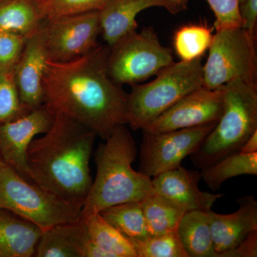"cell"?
Listing matches in <instances>:
<instances>
[{
	"mask_svg": "<svg viewBox=\"0 0 257 257\" xmlns=\"http://www.w3.org/2000/svg\"><path fill=\"white\" fill-rule=\"evenodd\" d=\"M109 51L107 45L99 44L76 60H50L43 80L45 104L103 140L116 126L128 124V93L108 74Z\"/></svg>",
	"mask_w": 257,
	"mask_h": 257,
	"instance_id": "obj_1",
	"label": "cell"
},
{
	"mask_svg": "<svg viewBox=\"0 0 257 257\" xmlns=\"http://www.w3.org/2000/svg\"><path fill=\"white\" fill-rule=\"evenodd\" d=\"M95 133L60 113L42 138L27 152L30 182L82 208L92 184L89 162Z\"/></svg>",
	"mask_w": 257,
	"mask_h": 257,
	"instance_id": "obj_2",
	"label": "cell"
},
{
	"mask_svg": "<svg viewBox=\"0 0 257 257\" xmlns=\"http://www.w3.org/2000/svg\"><path fill=\"white\" fill-rule=\"evenodd\" d=\"M136 143L126 125H119L94 153L95 179L82 209V218L106 208L141 202L155 193L152 179L132 165L138 157Z\"/></svg>",
	"mask_w": 257,
	"mask_h": 257,
	"instance_id": "obj_3",
	"label": "cell"
},
{
	"mask_svg": "<svg viewBox=\"0 0 257 257\" xmlns=\"http://www.w3.org/2000/svg\"><path fill=\"white\" fill-rule=\"evenodd\" d=\"M224 109L212 131L190 155L197 169L205 168L239 151L257 131V88L240 79L223 86Z\"/></svg>",
	"mask_w": 257,
	"mask_h": 257,
	"instance_id": "obj_4",
	"label": "cell"
},
{
	"mask_svg": "<svg viewBox=\"0 0 257 257\" xmlns=\"http://www.w3.org/2000/svg\"><path fill=\"white\" fill-rule=\"evenodd\" d=\"M128 94V124L143 130L189 93L203 87L202 58L171 64L146 84L132 86Z\"/></svg>",
	"mask_w": 257,
	"mask_h": 257,
	"instance_id": "obj_5",
	"label": "cell"
},
{
	"mask_svg": "<svg viewBox=\"0 0 257 257\" xmlns=\"http://www.w3.org/2000/svg\"><path fill=\"white\" fill-rule=\"evenodd\" d=\"M0 209L31 221L42 231L82 219V208L26 180L5 163L0 167Z\"/></svg>",
	"mask_w": 257,
	"mask_h": 257,
	"instance_id": "obj_6",
	"label": "cell"
},
{
	"mask_svg": "<svg viewBox=\"0 0 257 257\" xmlns=\"http://www.w3.org/2000/svg\"><path fill=\"white\" fill-rule=\"evenodd\" d=\"M235 79L257 88L256 36L242 28L216 31L203 64L206 89H219Z\"/></svg>",
	"mask_w": 257,
	"mask_h": 257,
	"instance_id": "obj_7",
	"label": "cell"
},
{
	"mask_svg": "<svg viewBox=\"0 0 257 257\" xmlns=\"http://www.w3.org/2000/svg\"><path fill=\"white\" fill-rule=\"evenodd\" d=\"M172 49L161 44L152 27L137 30L109 47L106 68L116 84L135 85L173 63Z\"/></svg>",
	"mask_w": 257,
	"mask_h": 257,
	"instance_id": "obj_8",
	"label": "cell"
},
{
	"mask_svg": "<svg viewBox=\"0 0 257 257\" xmlns=\"http://www.w3.org/2000/svg\"><path fill=\"white\" fill-rule=\"evenodd\" d=\"M42 30L50 61L65 62L76 60L99 44V11L44 20Z\"/></svg>",
	"mask_w": 257,
	"mask_h": 257,
	"instance_id": "obj_9",
	"label": "cell"
},
{
	"mask_svg": "<svg viewBox=\"0 0 257 257\" xmlns=\"http://www.w3.org/2000/svg\"><path fill=\"white\" fill-rule=\"evenodd\" d=\"M215 124L161 133L143 132L139 172L150 178L173 170L199 148Z\"/></svg>",
	"mask_w": 257,
	"mask_h": 257,
	"instance_id": "obj_10",
	"label": "cell"
},
{
	"mask_svg": "<svg viewBox=\"0 0 257 257\" xmlns=\"http://www.w3.org/2000/svg\"><path fill=\"white\" fill-rule=\"evenodd\" d=\"M223 109L222 87L208 89L202 87L184 96L142 130L161 133L216 124Z\"/></svg>",
	"mask_w": 257,
	"mask_h": 257,
	"instance_id": "obj_11",
	"label": "cell"
},
{
	"mask_svg": "<svg viewBox=\"0 0 257 257\" xmlns=\"http://www.w3.org/2000/svg\"><path fill=\"white\" fill-rule=\"evenodd\" d=\"M55 117V113L44 104L0 124V154L3 162L30 182L27 170L28 147L37 135L50 130Z\"/></svg>",
	"mask_w": 257,
	"mask_h": 257,
	"instance_id": "obj_12",
	"label": "cell"
},
{
	"mask_svg": "<svg viewBox=\"0 0 257 257\" xmlns=\"http://www.w3.org/2000/svg\"><path fill=\"white\" fill-rule=\"evenodd\" d=\"M49 61L42 23L27 38L13 69L20 101L29 111L45 104L43 80Z\"/></svg>",
	"mask_w": 257,
	"mask_h": 257,
	"instance_id": "obj_13",
	"label": "cell"
},
{
	"mask_svg": "<svg viewBox=\"0 0 257 257\" xmlns=\"http://www.w3.org/2000/svg\"><path fill=\"white\" fill-rule=\"evenodd\" d=\"M201 172L179 166L152 177L155 193L170 199L186 211L211 210L223 194L202 192L199 188Z\"/></svg>",
	"mask_w": 257,
	"mask_h": 257,
	"instance_id": "obj_14",
	"label": "cell"
},
{
	"mask_svg": "<svg viewBox=\"0 0 257 257\" xmlns=\"http://www.w3.org/2000/svg\"><path fill=\"white\" fill-rule=\"evenodd\" d=\"M239 209L229 214L209 211L213 245L217 257L236 248L251 234L257 231V202L253 196L237 199Z\"/></svg>",
	"mask_w": 257,
	"mask_h": 257,
	"instance_id": "obj_15",
	"label": "cell"
},
{
	"mask_svg": "<svg viewBox=\"0 0 257 257\" xmlns=\"http://www.w3.org/2000/svg\"><path fill=\"white\" fill-rule=\"evenodd\" d=\"M89 241L82 219L61 223L42 231L34 256L84 257Z\"/></svg>",
	"mask_w": 257,
	"mask_h": 257,
	"instance_id": "obj_16",
	"label": "cell"
},
{
	"mask_svg": "<svg viewBox=\"0 0 257 257\" xmlns=\"http://www.w3.org/2000/svg\"><path fill=\"white\" fill-rule=\"evenodd\" d=\"M152 7L163 8L160 0H111L99 11L101 34L105 45L111 47L138 29L137 16Z\"/></svg>",
	"mask_w": 257,
	"mask_h": 257,
	"instance_id": "obj_17",
	"label": "cell"
},
{
	"mask_svg": "<svg viewBox=\"0 0 257 257\" xmlns=\"http://www.w3.org/2000/svg\"><path fill=\"white\" fill-rule=\"evenodd\" d=\"M42 233L31 221L0 209V257L34 256Z\"/></svg>",
	"mask_w": 257,
	"mask_h": 257,
	"instance_id": "obj_18",
	"label": "cell"
},
{
	"mask_svg": "<svg viewBox=\"0 0 257 257\" xmlns=\"http://www.w3.org/2000/svg\"><path fill=\"white\" fill-rule=\"evenodd\" d=\"M177 232L188 257H217L211 237L209 211H187Z\"/></svg>",
	"mask_w": 257,
	"mask_h": 257,
	"instance_id": "obj_19",
	"label": "cell"
},
{
	"mask_svg": "<svg viewBox=\"0 0 257 257\" xmlns=\"http://www.w3.org/2000/svg\"><path fill=\"white\" fill-rule=\"evenodd\" d=\"M150 236L175 232L187 211L157 193L140 202Z\"/></svg>",
	"mask_w": 257,
	"mask_h": 257,
	"instance_id": "obj_20",
	"label": "cell"
},
{
	"mask_svg": "<svg viewBox=\"0 0 257 257\" xmlns=\"http://www.w3.org/2000/svg\"><path fill=\"white\" fill-rule=\"evenodd\" d=\"M44 20L35 0H5L0 4V31L28 37Z\"/></svg>",
	"mask_w": 257,
	"mask_h": 257,
	"instance_id": "obj_21",
	"label": "cell"
},
{
	"mask_svg": "<svg viewBox=\"0 0 257 257\" xmlns=\"http://www.w3.org/2000/svg\"><path fill=\"white\" fill-rule=\"evenodd\" d=\"M257 175V152H234L219 162L202 169L201 177L212 191L218 190L228 179L241 175Z\"/></svg>",
	"mask_w": 257,
	"mask_h": 257,
	"instance_id": "obj_22",
	"label": "cell"
},
{
	"mask_svg": "<svg viewBox=\"0 0 257 257\" xmlns=\"http://www.w3.org/2000/svg\"><path fill=\"white\" fill-rule=\"evenodd\" d=\"M87 226L89 239L111 257H138L127 238L101 215L100 213L82 218Z\"/></svg>",
	"mask_w": 257,
	"mask_h": 257,
	"instance_id": "obj_23",
	"label": "cell"
},
{
	"mask_svg": "<svg viewBox=\"0 0 257 257\" xmlns=\"http://www.w3.org/2000/svg\"><path fill=\"white\" fill-rule=\"evenodd\" d=\"M99 213L128 240L142 239L150 236L140 202L122 203Z\"/></svg>",
	"mask_w": 257,
	"mask_h": 257,
	"instance_id": "obj_24",
	"label": "cell"
},
{
	"mask_svg": "<svg viewBox=\"0 0 257 257\" xmlns=\"http://www.w3.org/2000/svg\"><path fill=\"white\" fill-rule=\"evenodd\" d=\"M212 32L207 25H184L175 32L174 47L181 61H191L202 58L212 42Z\"/></svg>",
	"mask_w": 257,
	"mask_h": 257,
	"instance_id": "obj_25",
	"label": "cell"
},
{
	"mask_svg": "<svg viewBox=\"0 0 257 257\" xmlns=\"http://www.w3.org/2000/svg\"><path fill=\"white\" fill-rule=\"evenodd\" d=\"M128 241L138 257H188L177 231Z\"/></svg>",
	"mask_w": 257,
	"mask_h": 257,
	"instance_id": "obj_26",
	"label": "cell"
},
{
	"mask_svg": "<svg viewBox=\"0 0 257 257\" xmlns=\"http://www.w3.org/2000/svg\"><path fill=\"white\" fill-rule=\"evenodd\" d=\"M111 0H35L44 20L100 11Z\"/></svg>",
	"mask_w": 257,
	"mask_h": 257,
	"instance_id": "obj_27",
	"label": "cell"
},
{
	"mask_svg": "<svg viewBox=\"0 0 257 257\" xmlns=\"http://www.w3.org/2000/svg\"><path fill=\"white\" fill-rule=\"evenodd\" d=\"M28 111H30L20 101L13 69L0 67V124L19 117Z\"/></svg>",
	"mask_w": 257,
	"mask_h": 257,
	"instance_id": "obj_28",
	"label": "cell"
},
{
	"mask_svg": "<svg viewBox=\"0 0 257 257\" xmlns=\"http://www.w3.org/2000/svg\"><path fill=\"white\" fill-rule=\"evenodd\" d=\"M215 16L216 31L225 29L242 28L239 0H207Z\"/></svg>",
	"mask_w": 257,
	"mask_h": 257,
	"instance_id": "obj_29",
	"label": "cell"
},
{
	"mask_svg": "<svg viewBox=\"0 0 257 257\" xmlns=\"http://www.w3.org/2000/svg\"><path fill=\"white\" fill-rule=\"evenodd\" d=\"M28 37L0 31V67L13 69Z\"/></svg>",
	"mask_w": 257,
	"mask_h": 257,
	"instance_id": "obj_30",
	"label": "cell"
},
{
	"mask_svg": "<svg viewBox=\"0 0 257 257\" xmlns=\"http://www.w3.org/2000/svg\"><path fill=\"white\" fill-rule=\"evenodd\" d=\"M239 12L242 19V28L255 35L257 21V0H245L239 5Z\"/></svg>",
	"mask_w": 257,
	"mask_h": 257,
	"instance_id": "obj_31",
	"label": "cell"
},
{
	"mask_svg": "<svg viewBox=\"0 0 257 257\" xmlns=\"http://www.w3.org/2000/svg\"><path fill=\"white\" fill-rule=\"evenodd\" d=\"M257 231H252L242 242L223 257H256Z\"/></svg>",
	"mask_w": 257,
	"mask_h": 257,
	"instance_id": "obj_32",
	"label": "cell"
},
{
	"mask_svg": "<svg viewBox=\"0 0 257 257\" xmlns=\"http://www.w3.org/2000/svg\"><path fill=\"white\" fill-rule=\"evenodd\" d=\"M163 8L168 10L171 14H177L187 9L189 0H160Z\"/></svg>",
	"mask_w": 257,
	"mask_h": 257,
	"instance_id": "obj_33",
	"label": "cell"
},
{
	"mask_svg": "<svg viewBox=\"0 0 257 257\" xmlns=\"http://www.w3.org/2000/svg\"><path fill=\"white\" fill-rule=\"evenodd\" d=\"M84 257H111V256L110 253L101 249L89 239L84 251Z\"/></svg>",
	"mask_w": 257,
	"mask_h": 257,
	"instance_id": "obj_34",
	"label": "cell"
},
{
	"mask_svg": "<svg viewBox=\"0 0 257 257\" xmlns=\"http://www.w3.org/2000/svg\"><path fill=\"white\" fill-rule=\"evenodd\" d=\"M238 152L242 154H253L257 152V131L253 133L252 135L243 143Z\"/></svg>",
	"mask_w": 257,
	"mask_h": 257,
	"instance_id": "obj_35",
	"label": "cell"
},
{
	"mask_svg": "<svg viewBox=\"0 0 257 257\" xmlns=\"http://www.w3.org/2000/svg\"><path fill=\"white\" fill-rule=\"evenodd\" d=\"M5 162H3V158L1 157V154H0V167H2L3 165H4Z\"/></svg>",
	"mask_w": 257,
	"mask_h": 257,
	"instance_id": "obj_36",
	"label": "cell"
},
{
	"mask_svg": "<svg viewBox=\"0 0 257 257\" xmlns=\"http://www.w3.org/2000/svg\"><path fill=\"white\" fill-rule=\"evenodd\" d=\"M245 0H239V4H241V3H243Z\"/></svg>",
	"mask_w": 257,
	"mask_h": 257,
	"instance_id": "obj_37",
	"label": "cell"
},
{
	"mask_svg": "<svg viewBox=\"0 0 257 257\" xmlns=\"http://www.w3.org/2000/svg\"><path fill=\"white\" fill-rule=\"evenodd\" d=\"M5 0H0V4H2V3H3V2H5Z\"/></svg>",
	"mask_w": 257,
	"mask_h": 257,
	"instance_id": "obj_38",
	"label": "cell"
}]
</instances>
